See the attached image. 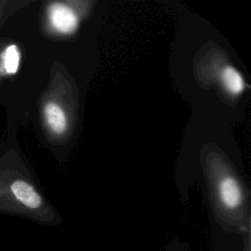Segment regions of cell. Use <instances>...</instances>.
<instances>
[{"label": "cell", "mask_w": 251, "mask_h": 251, "mask_svg": "<svg viewBox=\"0 0 251 251\" xmlns=\"http://www.w3.org/2000/svg\"><path fill=\"white\" fill-rule=\"evenodd\" d=\"M243 251H251V232L248 231L243 235Z\"/></svg>", "instance_id": "8"}, {"label": "cell", "mask_w": 251, "mask_h": 251, "mask_svg": "<svg viewBox=\"0 0 251 251\" xmlns=\"http://www.w3.org/2000/svg\"><path fill=\"white\" fill-rule=\"evenodd\" d=\"M21 207L29 213H40L43 200L36 189L23 178L10 179L8 169L0 167V209Z\"/></svg>", "instance_id": "1"}, {"label": "cell", "mask_w": 251, "mask_h": 251, "mask_svg": "<svg viewBox=\"0 0 251 251\" xmlns=\"http://www.w3.org/2000/svg\"><path fill=\"white\" fill-rule=\"evenodd\" d=\"M219 197L222 206L227 214H237L242 205V192L232 177H226L219 185Z\"/></svg>", "instance_id": "2"}, {"label": "cell", "mask_w": 251, "mask_h": 251, "mask_svg": "<svg viewBox=\"0 0 251 251\" xmlns=\"http://www.w3.org/2000/svg\"><path fill=\"white\" fill-rule=\"evenodd\" d=\"M223 81L226 87L232 93H239L244 88V81L240 74L231 67L224 69L222 74Z\"/></svg>", "instance_id": "6"}, {"label": "cell", "mask_w": 251, "mask_h": 251, "mask_svg": "<svg viewBox=\"0 0 251 251\" xmlns=\"http://www.w3.org/2000/svg\"><path fill=\"white\" fill-rule=\"evenodd\" d=\"M167 251H184V248L181 247V244L178 243H172L170 246H168Z\"/></svg>", "instance_id": "9"}, {"label": "cell", "mask_w": 251, "mask_h": 251, "mask_svg": "<svg viewBox=\"0 0 251 251\" xmlns=\"http://www.w3.org/2000/svg\"><path fill=\"white\" fill-rule=\"evenodd\" d=\"M49 19L52 25L60 32H73L77 25V19L73 10L61 3H53L49 8Z\"/></svg>", "instance_id": "3"}, {"label": "cell", "mask_w": 251, "mask_h": 251, "mask_svg": "<svg viewBox=\"0 0 251 251\" xmlns=\"http://www.w3.org/2000/svg\"><path fill=\"white\" fill-rule=\"evenodd\" d=\"M21 53L17 45L9 44L0 50V76H7L18 72Z\"/></svg>", "instance_id": "4"}, {"label": "cell", "mask_w": 251, "mask_h": 251, "mask_svg": "<svg viewBox=\"0 0 251 251\" xmlns=\"http://www.w3.org/2000/svg\"><path fill=\"white\" fill-rule=\"evenodd\" d=\"M8 1H0V27L4 25L8 17Z\"/></svg>", "instance_id": "7"}, {"label": "cell", "mask_w": 251, "mask_h": 251, "mask_svg": "<svg viewBox=\"0 0 251 251\" xmlns=\"http://www.w3.org/2000/svg\"><path fill=\"white\" fill-rule=\"evenodd\" d=\"M44 118L51 128L57 134L63 133L67 128V118L63 109L54 102H48L44 106Z\"/></svg>", "instance_id": "5"}]
</instances>
